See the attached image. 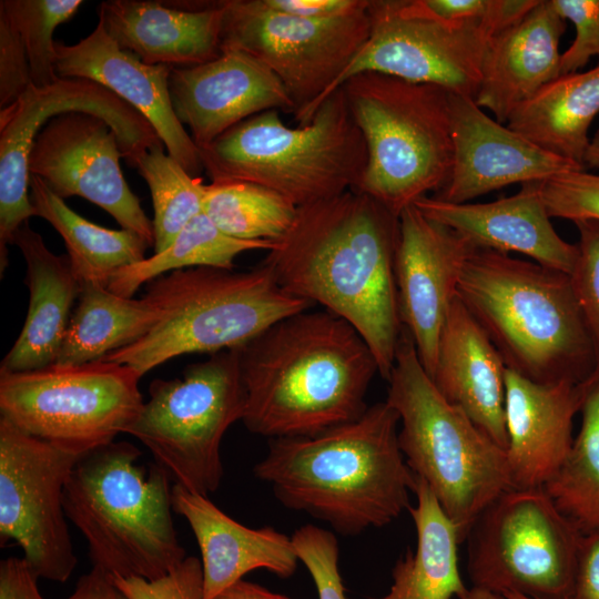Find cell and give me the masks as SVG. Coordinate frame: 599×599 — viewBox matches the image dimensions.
I'll use <instances>...</instances> for the list:
<instances>
[{"instance_id": "cell-1", "label": "cell", "mask_w": 599, "mask_h": 599, "mask_svg": "<svg viewBox=\"0 0 599 599\" xmlns=\"http://www.w3.org/2000/svg\"><path fill=\"white\" fill-rule=\"evenodd\" d=\"M399 216L356 190L297 209L262 264L288 294L352 324L388 380L403 332L395 257Z\"/></svg>"}, {"instance_id": "cell-2", "label": "cell", "mask_w": 599, "mask_h": 599, "mask_svg": "<svg viewBox=\"0 0 599 599\" xmlns=\"http://www.w3.org/2000/svg\"><path fill=\"white\" fill-rule=\"evenodd\" d=\"M238 354L246 393L242 422L270 439L312 436L357 419L378 373L358 331L326 309L277 321Z\"/></svg>"}, {"instance_id": "cell-3", "label": "cell", "mask_w": 599, "mask_h": 599, "mask_svg": "<svg viewBox=\"0 0 599 599\" xmlns=\"http://www.w3.org/2000/svg\"><path fill=\"white\" fill-rule=\"evenodd\" d=\"M399 416L385 402L312 436L270 439L253 473L286 508L355 536L410 507L415 475L398 444Z\"/></svg>"}, {"instance_id": "cell-4", "label": "cell", "mask_w": 599, "mask_h": 599, "mask_svg": "<svg viewBox=\"0 0 599 599\" xmlns=\"http://www.w3.org/2000/svg\"><path fill=\"white\" fill-rule=\"evenodd\" d=\"M457 296L508 369L539 384H582L595 375L596 352L569 274L475 250Z\"/></svg>"}, {"instance_id": "cell-5", "label": "cell", "mask_w": 599, "mask_h": 599, "mask_svg": "<svg viewBox=\"0 0 599 599\" xmlns=\"http://www.w3.org/2000/svg\"><path fill=\"white\" fill-rule=\"evenodd\" d=\"M129 441L80 456L64 488L67 518L89 545L93 567L109 577L154 580L185 558L173 522L171 475L140 465Z\"/></svg>"}, {"instance_id": "cell-6", "label": "cell", "mask_w": 599, "mask_h": 599, "mask_svg": "<svg viewBox=\"0 0 599 599\" xmlns=\"http://www.w3.org/2000/svg\"><path fill=\"white\" fill-rule=\"evenodd\" d=\"M200 159L211 183L257 184L301 207L355 190L367 152L338 88L307 124L287 126L278 110H267L200 149Z\"/></svg>"}, {"instance_id": "cell-7", "label": "cell", "mask_w": 599, "mask_h": 599, "mask_svg": "<svg viewBox=\"0 0 599 599\" xmlns=\"http://www.w3.org/2000/svg\"><path fill=\"white\" fill-rule=\"evenodd\" d=\"M387 382L386 403L399 416L405 461L427 484L464 542L479 512L512 488L506 450L441 396L404 328Z\"/></svg>"}, {"instance_id": "cell-8", "label": "cell", "mask_w": 599, "mask_h": 599, "mask_svg": "<svg viewBox=\"0 0 599 599\" xmlns=\"http://www.w3.org/2000/svg\"><path fill=\"white\" fill-rule=\"evenodd\" d=\"M162 311L140 339L103 359L142 376L171 358L237 349L271 325L313 305L285 292L271 270L190 267L159 276L143 295Z\"/></svg>"}, {"instance_id": "cell-9", "label": "cell", "mask_w": 599, "mask_h": 599, "mask_svg": "<svg viewBox=\"0 0 599 599\" xmlns=\"http://www.w3.org/2000/svg\"><path fill=\"white\" fill-rule=\"evenodd\" d=\"M366 145L356 191L399 216L446 184L453 164L450 92L377 72L341 87Z\"/></svg>"}, {"instance_id": "cell-10", "label": "cell", "mask_w": 599, "mask_h": 599, "mask_svg": "<svg viewBox=\"0 0 599 599\" xmlns=\"http://www.w3.org/2000/svg\"><path fill=\"white\" fill-rule=\"evenodd\" d=\"M149 395L126 434L150 450L174 484L206 497L216 491L222 438L246 406L238 348L211 354L180 377L154 379Z\"/></svg>"}, {"instance_id": "cell-11", "label": "cell", "mask_w": 599, "mask_h": 599, "mask_svg": "<svg viewBox=\"0 0 599 599\" xmlns=\"http://www.w3.org/2000/svg\"><path fill=\"white\" fill-rule=\"evenodd\" d=\"M581 536L544 487L507 489L468 529L471 587L536 599H569Z\"/></svg>"}, {"instance_id": "cell-12", "label": "cell", "mask_w": 599, "mask_h": 599, "mask_svg": "<svg viewBox=\"0 0 599 599\" xmlns=\"http://www.w3.org/2000/svg\"><path fill=\"white\" fill-rule=\"evenodd\" d=\"M142 375L97 362L0 372V417L20 430L77 455L114 441L143 407Z\"/></svg>"}, {"instance_id": "cell-13", "label": "cell", "mask_w": 599, "mask_h": 599, "mask_svg": "<svg viewBox=\"0 0 599 599\" xmlns=\"http://www.w3.org/2000/svg\"><path fill=\"white\" fill-rule=\"evenodd\" d=\"M223 2L222 49L246 52L264 63L294 102L298 125L311 121L370 33L368 6L345 16L307 19L274 11L263 0Z\"/></svg>"}, {"instance_id": "cell-14", "label": "cell", "mask_w": 599, "mask_h": 599, "mask_svg": "<svg viewBox=\"0 0 599 599\" xmlns=\"http://www.w3.org/2000/svg\"><path fill=\"white\" fill-rule=\"evenodd\" d=\"M367 11L369 38L332 93L355 74L377 72L475 98L495 35L490 28L479 21L441 20L422 0H370Z\"/></svg>"}, {"instance_id": "cell-15", "label": "cell", "mask_w": 599, "mask_h": 599, "mask_svg": "<svg viewBox=\"0 0 599 599\" xmlns=\"http://www.w3.org/2000/svg\"><path fill=\"white\" fill-rule=\"evenodd\" d=\"M80 456L0 417V541L20 545L38 579L64 582L77 567L64 488Z\"/></svg>"}, {"instance_id": "cell-16", "label": "cell", "mask_w": 599, "mask_h": 599, "mask_svg": "<svg viewBox=\"0 0 599 599\" xmlns=\"http://www.w3.org/2000/svg\"><path fill=\"white\" fill-rule=\"evenodd\" d=\"M83 112L106 121L118 135L122 156L131 166L148 149L162 142L150 122L97 82L60 78L30 85L0 110V271L8 265V244L14 231L34 216L29 193L28 159L38 131L53 116Z\"/></svg>"}, {"instance_id": "cell-17", "label": "cell", "mask_w": 599, "mask_h": 599, "mask_svg": "<svg viewBox=\"0 0 599 599\" xmlns=\"http://www.w3.org/2000/svg\"><path fill=\"white\" fill-rule=\"evenodd\" d=\"M118 135L103 119L68 112L50 119L35 134L28 159L37 175L59 197L81 196L106 211L122 229L153 246V224L131 191L120 166Z\"/></svg>"}, {"instance_id": "cell-18", "label": "cell", "mask_w": 599, "mask_h": 599, "mask_svg": "<svg viewBox=\"0 0 599 599\" xmlns=\"http://www.w3.org/2000/svg\"><path fill=\"white\" fill-rule=\"evenodd\" d=\"M474 251L465 238L425 216L414 204L399 214L395 257L399 317L429 377L463 267Z\"/></svg>"}, {"instance_id": "cell-19", "label": "cell", "mask_w": 599, "mask_h": 599, "mask_svg": "<svg viewBox=\"0 0 599 599\" xmlns=\"http://www.w3.org/2000/svg\"><path fill=\"white\" fill-rule=\"evenodd\" d=\"M453 164L436 197L468 203L510 184L542 182L585 166L538 146L488 116L474 99L450 92Z\"/></svg>"}, {"instance_id": "cell-20", "label": "cell", "mask_w": 599, "mask_h": 599, "mask_svg": "<svg viewBox=\"0 0 599 599\" xmlns=\"http://www.w3.org/2000/svg\"><path fill=\"white\" fill-rule=\"evenodd\" d=\"M169 89L174 112L199 150L255 114L296 110L278 78L236 49L224 48L203 64L171 68Z\"/></svg>"}, {"instance_id": "cell-21", "label": "cell", "mask_w": 599, "mask_h": 599, "mask_svg": "<svg viewBox=\"0 0 599 599\" xmlns=\"http://www.w3.org/2000/svg\"><path fill=\"white\" fill-rule=\"evenodd\" d=\"M55 71L59 78L87 79L111 91L150 122L169 155L189 174L203 171L200 150L172 105L170 67L146 64L121 49L99 21L75 44L55 42Z\"/></svg>"}, {"instance_id": "cell-22", "label": "cell", "mask_w": 599, "mask_h": 599, "mask_svg": "<svg viewBox=\"0 0 599 599\" xmlns=\"http://www.w3.org/2000/svg\"><path fill=\"white\" fill-rule=\"evenodd\" d=\"M98 13L118 45L146 64L192 67L222 53L223 0H108Z\"/></svg>"}, {"instance_id": "cell-23", "label": "cell", "mask_w": 599, "mask_h": 599, "mask_svg": "<svg viewBox=\"0 0 599 599\" xmlns=\"http://www.w3.org/2000/svg\"><path fill=\"white\" fill-rule=\"evenodd\" d=\"M414 205L428 219L465 238L474 250L517 252L534 262L571 274L578 244L555 231L539 193V182L526 183L511 196L488 203H450L423 196Z\"/></svg>"}, {"instance_id": "cell-24", "label": "cell", "mask_w": 599, "mask_h": 599, "mask_svg": "<svg viewBox=\"0 0 599 599\" xmlns=\"http://www.w3.org/2000/svg\"><path fill=\"white\" fill-rule=\"evenodd\" d=\"M507 465L512 488L544 487L560 469L572 443L588 380L539 384L506 368Z\"/></svg>"}, {"instance_id": "cell-25", "label": "cell", "mask_w": 599, "mask_h": 599, "mask_svg": "<svg viewBox=\"0 0 599 599\" xmlns=\"http://www.w3.org/2000/svg\"><path fill=\"white\" fill-rule=\"evenodd\" d=\"M566 22L551 0H539L519 22L493 35L476 104L505 124L520 104L561 75L559 43Z\"/></svg>"}, {"instance_id": "cell-26", "label": "cell", "mask_w": 599, "mask_h": 599, "mask_svg": "<svg viewBox=\"0 0 599 599\" xmlns=\"http://www.w3.org/2000/svg\"><path fill=\"white\" fill-rule=\"evenodd\" d=\"M173 511L190 525L201 552L203 599H214L253 570L280 578L294 575L300 561L292 538L273 527L248 528L209 497L172 486Z\"/></svg>"}, {"instance_id": "cell-27", "label": "cell", "mask_w": 599, "mask_h": 599, "mask_svg": "<svg viewBox=\"0 0 599 599\" xmlns=\"http://www.w3.org/2000/svg\"><path fill=\"white\" fill-rule=\"evenodd\" d=\"M506 365L458 296L449 306L430 379L441 396L506 450Z\"/></svg>"}, {"instance_id": "cell-28", "label": "cell", "mask_w": 599, "mask_h": 599, "mask_svg": "<svg viewBox=\"0 0 599 599\" xmlns=\"http://www.w3.org/2000/svg\"><path fill=\"white\" fill-rule=\"evenodd\" d=\"M10 244L20 250L27 264L29 306L20 335L3 357L0 372L20 373L55 363L81 284L68 254L52 253L29 222L14 231Z\"/></svg>"}, {"instance_id": "cell-29", "label": "cell", "mask_w": 599, "mask_h": 599, "mask_svg": "<svg viewBox=\"0 0 599 599\" xmlns=\"http://www.w3.org/2000/svg\"><path fill=\"white\" fill-rule=\"evenodd\" d=\"M413 494L416 506L408 512L416 529V547L396 561L393 583L382 597L369 599H460L468 590L458 567L461 544L455 524L419 477Z\"/></svg>"}, {"instance_id": "cell-30", "label": "cell", "mask_w": 599, "mask_h": 599, "mask_svg": "<svg viewBox=\"0 0 599 599\" xmlns=\"http://www.w3.org/2000/svg\"><path fill=\"white\" fill-rule=\"evenodd\" d=\"M598 113L599 64L550 81L520 104L506 125L546 151L583 165L589 128Z\"/></svg>"}, {"instance_id": "cell-31", "label": "cell", "mask_w": 599, "mask_h": 599, "mask_svg": "<svg viewBox=\"0 0 599 599\" xmlns=\"http://www.w3.org/2000/svg\"><path fill=\"white\" fill-rule=\"evenodd\" d=\"M34 216L48 221L62 236L72 270L81 285L108 287L121 268L146 257L151 246L138 233L97 225L70 209L37 175H29Z\"/></svg>"}, {"instance_id": "cell-32", "label": "cell", "mask_w": 599, "mask_h": 599, "mask_svg": "<svg viewBox=\"0 0 599 599\" xmlns=\"http://www.w3.org/2000/svg\"><path fill=\"white\" fill-rule=\"evenodd\" d=\"M162 311L146 297H124L97 285H81L55 365L103 359L144 336Z\"/></svg>"}, {"instance_id": "cell-33", "label": "cell", "mask_w": 599, "mask_h": 599, "mask_svg": "<svg viewBox=\"0 0 599 599\" xmlns=\"http://www.w3.org/2000/svg\"><path fill=\"white\" fill-rule=\"evenodd\" d=\"M273 247L274 243L268 241L232 237L202 212L177 233L166 248L118 271L108 288L118 295L133 297L142 285L170 272L190 267L233 270L235 258L242 253Z\"/></svg>"}, {"instance_id": "cell-34", "label": "cell", "mask_w": 599, "mask_h": 599, "mask_svg": "<svg viewBox=\"0 0 599 599\" xmlns=\"http://www.w3.org/2000/svg\"><path fill=\"white\" fill-rule=\"evenodd\" d=\"M581 425L557 474L544 486L581 534L599 530V372L588 380Z\"/></svg>"}, {"instance_id": "cell-35", "label": "cell", "mask_w": 599, "mask_h": 599, "mask_svg": "<svg viewBox=\"0 0 599 599\" xmlns=\"http://www.w3.org/2000/svg\"><path fill=\"white\" fill-rule=\"evenodd\" d=\"M297 206L278 193L248 182L206 185L203 212L225 234L244 241L281 240Z\"/></svg>"}, {"instance_id": "cell-36", "label": "cell", "mask_w": 599, "mask_h": 599, "mask_svg": "<svg viewBox=\"0 0 599 599\" xmlns=\"http://www.w3.org/2000/svg\"><path fill=\"white\" fill-rule=\"evenodd\" d=\"M163 146L160 142L145 150L134 165L152 196L154 253L166 248L177 233L203 212L206 192L202 179L189 174Z\"/></svg>"}, {"instance_id": "cell-37", "label": "cell", "mask_w": 599, "mask_h": 599, "mask_svg": "<svg viewBox=\"0 0 599 599\" xmlns=\"http://www.w3.org/2000/svg\"><path fill=\"white\" fill-rule=\"evenodd\" d=\"M81 0H1L2 9L23 41L31 83L42 88L57 82L53 32L79 10Z\"/></svg>"}, {"instance_id": "cell-38", "label": "cell", "mask_w": 599, "mask_h": 599, "mask_svg": "<svg viewBox=\"0 0 599 599\" xmlns=\"http://www.w3.org/2000/svg\"><path fill=\"white\" fill-rule=\"evenodd\" d=\"M298 560L309 572L318 599H348L338 568L339 548L335 535L307 524L291 536Z\"/></svg>"}, {"instance_id": "cell-39", "label": "cell", "mask_w": 599, "mask_h": 599, "mask_svg": "<svg viewBox=\"0 0 599 599\" xmlns=\"http://www.w3.org/2000/svg\"><path fill=\"white\" fill-rule=\"evenodd\" d=\"M539 193L551 217L599 221V174L585 170L539 182Z\"/></svg>"}, {"instance_id": "cell-40", "label": "cell", "mask_w": 599, "mask_h": 599, "mask_svg": "<svg viewBox=\"0 0 599 599\" xmlns=\"http://www.w3.org/2000/svg\"><path fill=\"white\" fill-rule=\"evenodd\" d=\"M575 224L579 231V257L570 277L596 352V372H599V221L582 220Z\"/></svg>"}, {"instance_id": "cell-41", "label": "cell", "mask_w": 599, "mask_h": 599, "mask_svg": "<svg viewBox=\"0 0 599 599\" xmlns=\"http://www.w3.org/2000/svg\"><path fill=\"white\" fill-rule=\"evenodd\" d=\"M539 0H422L426 10L446 21H479L498 33L519 22Z\"/></svg>"}, {"instance_id": "cell-42", "label": "cell", "mask_w": 599, "mask_h": 599, "mask_svg": "<svg viewBox=\"0 0 599 599\" xmlns=\"http://www.w3.org/2000/svg\"><path fill=\"white\" fill-rule=\"evenodd\" d=\"M126 599H203L204 581L201 559L186 557L165 576L146 580L110 577Z\"/></svg>"}, {"instance_id": "cell-43", "label": "cell", "mask_w": 599, "mask_h": 599, "mask_svg": "<svg viewBox=\"0 0 599 599\" xmlns=\"http://www.w3.org/2000/svg\"><path fill=\"white\" fill-rule=\"evenodd\" d=\"M560 16L573 24L575 38L561 53V74L577 72L599 55V0H551Z\"/></svg>"}, {"instance_id": "cell-44", "label": "cell", "mask_w": 599, "mask_h": 599, "mask_svg": "<svg viewBox=\"0 0 599 599\" xmlns=\"http://www.w3.org/2000/svg\"><path fill=\"white\" fill-rule=\"evenodd\" d=\"M31 84L21 35L9 16L0 9V110L16 102Z\"/></svg>"}, {"instance_id": "cell-45", "label": "cell", "mask_w": 599, "mask_h": 599, "mask_svg": "<svg viewBox=\"0 0 599 599\" xmlns=\"http://www.w3.org/2000/svg\"><path fill=\"white\" fill-rule=\"evenodd\" d=\"M569 599H599V530L581 536Z\"/></svg>"}, {"instance_id": "cell-46", "label": "cell", "mask_w": 599, "mask_h": 599, "mask_svg": "<svg viewBox=\"0 0 599 599\" xmlns=\"http://www.w3.org/2000/svg\"><path fill=\"white\" fill-rule=\"evenodd\" d=\"M272 10L307 19H326L366 8L369 0H263Z\"/></svg>"}, {"instance_id": "cell-47", "label": "cell", "mask_w": 599, "mask_h": 599, "mask_svg": "<svg viewBox=\"0 0 599 599\" xmlns=\"http://www.w3.org/2000/svg\"><path fill=\"white\" fill-rule=\"evenodd\" d=\"M37 581V576L23 557L1 560L0 599H44Z\"/></svg>"}, {"instance_id": "cell-48", "label": "cell", "mask_w": 599, "mask_h": 599, "mask_svg": "<svg viewBox=\"0 0 599 599\" xmlns=\"http://www.w3.org/2000/svg\"><path fill=\"white\" fill-rule=\"evenodd\" d=\"M68 599H126L112 579L102 570L92 569L81 576L73 593Z\"/></svg>"}, {"instance_id": "cell-49", "label": "cell", "mask_w": 599, "mask_h": 599, "mask_svg": "<svg viewBox=\"0 0 599 599\" xmlns=\"http://www.w3.org/2000/svg\"><path fill=\"white\" fill-rule=\"evenodd\" d=\"M214 599H291L244 579L235 582Z\"/></svg>"}, {"instance_id": "cell-50", "label": "cell", "mask_w": 599, "mask_h": 599, "mask_svg": "<svg viewBox=\"0 0 599 599\" xmlns=\"http://www.w3.org/2000/svg\"><path fill=\"white\" fill-rule=\"evenodd\" d=\"M460 599H536L516 592L495 593L478 588H468Z\"/></svg>"}, {"instance_id": "cell-51", "label": "cell", "mask_w": 599, "mask_h": 599, "mask_svg": "<svg viewBox=\"0 0 599 599\" xmlns=\"http://www.w3.org/2000/svg\"><path fill=\"white\" fill-rule=\"evenodd\" d=\"M585 167H599V130L590 139V143L583 158Z\"/></svg>"}]
</instances>
